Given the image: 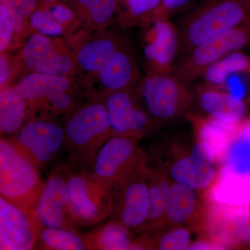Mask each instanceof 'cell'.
Returning <instances> with one entry per match:
<instances>
[{
    "label": "cell",
    "instance_id": "cell-1",
    "mask_svg": "<svg viewBox=\"0 0 250 250\" xmlns=\"http://www.w3.org/2000/svg\"><path fill=\"white\" fill-rule=\"evenodd\" d=\"M250 21V0H202L179 23L177 62L202 42Z\"/></svg>",
    "mask_w": 250,
    "mask_h": 250
},
{
    "label": "cell",
    "instance_id": "cell-2",
    "mask_svg": "<svg viewBox=\"0 0 250 250\" xmlns=\"http://www.w3.org/2000/svg\"><path fill=\"white\" fill-rule=\"evenodd\" d=\"M250 44V21L210 38L179 60L174 76L187 85L200 80L205 70L215 62Z\"/></svg>",
    "mask_w": 250,
    "mask_h": 250
},
{
    "label": "cell",
    "instance_id": "cell-3",
    "mask_svg": "<svg viewBox=\"0 0 250 250\" xmlns=\"http://www.w3.org/2000/svg\"><path fill=\"white\" fill-rule=\"evenodd\" d=\"M139 92L147 113L157 121L175 120L188 109L192 102L188 85L172 73L150 72L141 82Z\"/></svg>",
    "mask_w": 250,
    "mask_h": 250
},
{
    "label": "cell",
    "instance_id": "cell-4",
    "mask_svg": "<svg viewBox=\"0 0 250 250\" xmlns=\"http://www.w3.org/2000/svg\"><path fill=\"white\" fill-rule=\"evenodd\" d=\"M210 203L206 223L210 239L223 250L250 246V205Z\"/></svg>",
    "mask_w": 250,
    "mask_h": 250
},
{
    "label": "cell",
    "instance_id": "cell-5",
    "mask_svg": "<svg viewBox=\"0 0 250 250\" xmlns=\"http://www.w3.org/2000/svg\"><path fill=\"white\" fill-rule=\"evenodd\" d=\"M39 175L34 166L8 142L0 143V191L6 200L20 202L35 191Z\"/></svg>",
    "mask_w": 250,
    "mask_h": 250
},
{
    "label": "cell",
    "instance_id": "cell-6",
    "mask_svg": "<svg viewBox=\"0 0 250 250\" xmlns=\"http://www.w3.org/2000/svg\"><path fill=\"white\" fill-rule=\"evenodd\" d=\"M146 36L143 55L151 67V72L173 73L179 57L180 38L178 27L170 19L152 21Z\"/></svg>",
    "mask_w": 250,
    "mask_h": 250
},
{
    "label": "cell",
    "instance_id": "cell-7",
    "mask_svg": "<svg viewBox=\"0 0 250 250\" xmlns=\"http://www.w3.org/2000/svg\"><path fill=\"white\" fill-rule=\"evenodd\" d=\"M64 131L56 123L34 121L20 129L18 141L41 164L48 162L62 147Z\"/></svg>",
    "mask_w": 250,
    "mask_h": 250
},
{
    "label": "cell",
    "instance_id": "cell-8",
    "mask_svg": "<svg viewBox=\"0 0 250 250\" xmlns=\"http://www.w3.org/2000/svg\"><path fill=\"white\" fill-rule=\"evenodd\" d=\"M104 106L110 129L116 134L139 133L149 125L147 113L137 106L132 95L126 89L110 94Z\"/></svg>",
    "mask_w": 250,
    "mask_h": 250
},
{
    "label": "cell",
    "instance_id": "cell-9",
    "mask_svg": "<svg viewBox=\"0 0 250 250\" xmlns=\"http://www.w3.org/2000/svg\"><path fill=\"white\" fill-rule=\"evenodd\" d=\"M197 92L199 104L207 118L236 124L246 116V106L241 99L223 88L202 83Z\"/></svg>",
    "mask_w": 250,
    "mask_h": 250
},
{
    "label": "cell",
    "instance_id": "cell-10",
    "mask_svg": "<svg viewBox=\"0 0 250 250\" xmlns=\"http://www.w3.org/2000/svg\"><path fill=\"white\" fill-rule=\"evenodd\" d=\"M34 234L22 210L2 196L0 198V250L31 249Z\"/></svg>",
    "mask_w": 250,
    "mask_h": 250
},
{
    "label": "cell",
    "instance_id": "cell-11",
    "mask_svg": "<svg viewBox=\"0 0 250 250\" xmlns=\"http://www.w3.org/2000/svg\"><path fill=\"white\" fill-rule=\"evenodd\" d=\"M110 129L104 105L90 104L78 110L67 122L66 134L75 146L82 147Z\"/></svg>",
    "mask_w": 250,
    "mask_h": 250
},
{
    "label": "cell",
    "instance_id": "cell-12",
    "mask_svg": "<svg viewBox=\"0 0 250 250\" xmlns=\"http://www.w3.org/2000/svg\"><path fill=\"white\" fill-rule=\"evenodd\" d=\"M70 203L68 186L62 177L54 176L47 181L38 202V215L48 228H60L63 223V208Z\"/></svg>",
    "mask_w": 250,
    "mask_h": 250
},
{
    "label": "cell",
    "instance_id": "cell-13",
    "mask_svg": "<svg viewBox=\"0 0 250 250\" xmlns=\"http://www.w3.org/2000/svg\"><path fill=\"white\" fill-rule=\"evenodd\" d=\"M97 73L104 88L113 93L132 84L137 78L138 68L129 49L119 47Z\"/></svg>",
    "mask_w": 250,
    "mask_h": 250
},
{
    "label": "cell",
    "instance_id": "cell-14",
    "mask_svg": "<svg viewBox=\"0 0 250 250\" xmlns=\"http://www.w3.org/2000/svg\"><path fill=\"white\" fill-rule=\"evenodd\" d=\"M209 192L212 203L250 205V173H238L222 167Z\"/></svg>",
    "mask_w": 250,
    "mask_h": 250
},
{
    "label": "cell",
    "instance_id": "cell-15",
    "mask_svg": "<svg viewBox=\"0 0 250 250\" xmlns=\"http://www.w3.org/2000/svg\"><path fill=\"white\" fill-rule=\"evenodd\" d=\"M134 143L127 138H113L105 143L95 159L94 171L100 178L108 179L118 175L134 157Z\"/></svg>",
    "mask_w": 250,
    "mask_h": 250
},
{
    "label": "cell",
    "instance_id": "cell-16",
    "mask_svg": "<svg viewBox=\"0 0 250 250\" xmlns=\"http://www.w3.org/2000/svg\"><path fill=\"white\" fill-rule=\"evenodd\" d=\"M192 118L200 141L207 143L213 148L217 161H223L236 139L241 122L228 124L207 117Z\"/></svg>",
    "mask_w": 250,
    "mask_h": 250
},
{
    "label": "cell",
    "instance_id": "cell-17",
    "mask_svg": "<svg viewBox=\"0 0 250 250\" xmlns=\"http://www.w3.org/2000/svg\"><path fill=\"white\" fill-rule=\"evenodd\" d=\"M149 212V184L142 180L133 181L123 193L122 223L126 228H139L147 221Z\"/></svg>",
    "mask_w": 250,
    "mask_h": 250
},
{
    "label": "cell",
    "instance_id": "cell-18",
    "mask_svg": "<svg viewBox=\"0 0 250 250\" xmlns=\"http://www.w3.org/2000/svg\"><path fill=\"white\" fill-rule=\"evenodd\" d=\"M170 175L174 182L184 184L195 190L209 187L216 179L213 166L202 162L190 154L172 164Z\"/></svg>",
    "mask_w": 250,
    "mask_h": 250
},
{
    "label": "cell",
    "instance_id": "cell-19",
    "mask_svg": "<svg viewBox=\"0 0 250 250\" xmlns=\"http://www.w3.org/2000/svg\"><path fill=\"white\" fill-rule=\"evenodd\" d=\"M243 73L250 74V55L240 51L229 54L210 65L200 80L204 84L224 88L230 77Z\"/></svg>",
    "mask_w": 250,
    "mask_h": 250
},
{
    "label": "cell",
    "instance_id": "cell-20",
    "mask_svg": "<svg viewBox=\"0 0 250 250\" xmlns=\"http://www.w3.org/2000/svg\"><path fill=\"white\" fill-rule=\"evenodd\" d=\"M70 82L66 77L54 76L32 72L23 77L16 86L18 93L26 101L45 98L49 94L65 91Z\"/></svg>",
    "mask_w": 250,
    "mask_h": 250
},
{
    "label": "cell",
    "instance_id": "cell-21",
    "mask_svg": "<svg viewBox=\"0 0 250 250\" xmlns=\"http://www.w3.org/2000/svg\"><path fill=\"white\" fill-rule=\"evenodd\" d=\"M119 48L111 38L100 37L84 42L77 52L76 62L82 70L98 72Z\"/></svg>",
    "mask_w": 250,
    "mask_h": 250
},
{
    "label": "cell",
    "instance_id": "cell-22",
    "mask_svg": "<svg viewBox=\"0 0 250 250\" xmlns=\"http://www.w3.org/2000/svg\"><path fill=\"white\" fill-rule=\"evenodd\" d=\"M197 206L196 190L174 182L170 184L166 220L172 225L187 223L192 218Z\"/></svg>",
    "mask_w": 250,
    "mask_h": 250
},
{
    "label": "cell",
    "instance_id": "cell-23",
    "mask_svg": "<svg viewBox=\"0 0 250 250\" xmlns=\"http://www.w3.org/2000/svg\"><path fill=\"white\" fill-rule=\"evenodd\" d=\"M26 116V100L16 88H6L0 94V129L11 134L21 129Z\"/></svg>",
    "mask_w": 250,
    "mask_h": 250
},
{
    "label": "cell",
    "instance_id": "cell-24",
    "mask_svg": "<svg viewBox=\"0 0 250 250\" xmlns=\"http://www.w3.org/2000/svg\"><path fill=\"white\" fill-rule=\"evenodd\" d=\"M72 6L82 17L93 25L106 24L113 18L118 0H71Z\"/></svg>",
    "mask_w": 250,
    "mask_h": 250
},
{
    "label": "cell",
    "instance_id": "cell-25",
    "mask_svg": "<svg viewBox=\"0 0 250 250\" xmlns=\"http://www.w3.org/2000/svg\"><path fill=\"white\" fill-rule=\"evenodd\" d=\"M70 203L76 213L82 218L90 220L98 215V208L90 200L88 193V187L84 179L75 176L67 183Z\"/></svg>",
    "mask_w": 250,
    "mask_h": 250
},
{
    "label": "cell",
    "instance_id": "cell-26",
    "mask_svg": "<svg viewBox=\"0 0 250 250\" xmlns=\"http://www.w3.org/2000/svg\"><path fill=\"white\" fill-rule=\"evenodd\" d=\"M170 182L165 177H154L149 184V212L148 220L159 224L166 219Z\"/></svg>",
    "mask_w": 250,
    "mask_h": 250
},
{
    "label": "cell",
    "instance_id": "cell-27",
    "mask_svg": "<svg viewBox=\"0 0 250 250\" xmlns=\"http://www.w3.org/2000/svg\"><path fill=\"white\" fill-rule=\"evenodd\" d=\"M98 244L101 249L125 250L133 249L131 236L124 225L113 223L106 225L100 233Z\"/></svg>",
    "mask_w": 250,
    "mask_h": 250
},
{
    "label": "cell",
    "instance_id": "cell-28",
    "mask_svg": "<svg viewBox=\"0 0 250 250\" xmlns=\"http://www.w3.org/2000/svg\"><path fill=\"white\" fill-rule=\"evenodd\" d=\"M223 161V168L250 173V142L236 137Z\"/></svg>",
    "mask_w": 250,
    "mask_h": 250
},
{
    "label": "cell",
    "instance_id": "cell-29",
    "mask_svg": "<svg viewBox=\"0 0 250 250\" xmlns=\"http://www.w3.org/2000/svg\"><path fill=\"white\" fill-rule=\"evenodd\" d=\"M54 49L53 44L47 36L33 34L23 48V62L27 68L32 70Z\"/></svg>",
    "mask_w": 250,
    "mask_h": 250
},
{
    "label": "cell",
    "instance_id": "cell-30",
    "mask_svg": "<svg viewBox=\"0 0 250 250\" xmlns=\"http://www.w3.org/2000/svg\"><path fill=\"white\" fill-rule=\"evenodd\" d=\"M41 240L46 247L52 250H82L85 248L78 236L59 228H47L41 234Z\"/></svg>",
    "mask_w": 250,
    "mask_h": 250
},
{
    "label": "cell",
    "instance_id": "cell-31",
    "mask_svg": "<svg viewBox=\"0 0 250 250\" xmlns=\"http://www.w3.org/2000/svg\"><path fill=\"white\" fill-rule=\"evenodd\" d=\"M73 67V61L70 56L54 49L32 70L38 73L65 77L71 72Z\"/></svg>",
    "mask_w": 250,
    "mask_h": 250
},
{
    "label": "cell",
    "instance_id": "cell-32",
    "mask_svg": "<svg viewBox=\"0 0 250 250\" xmlns=\"http://www.w3.org/2000/svg\"><path fill=\"white\" fill-rule=\"evenodd\" d=\"M1 6H4L9 12L15 33L20 32L22 29L24 18L38 9L40 0H0Z\"/></svg>",
    "mask_w": 250,
    "mask_h": 250
},
{
    "label": "cell",
    "instance_id": "cell-33",
    "mask_svg": "<svg viewBox=\"0 0 250 250\" xmlns=\"http://www.w3.org/2000/svg\"><path fill=\"white\" fill-rule=\"evenodd\" d=\"M30 24L33 29L45 36H60L63 31L62 24L54 20L50 11L44 4L41 5V7L31 15Z\"/></svg>",
    "mask_w": 250,
    "mask_h": 250
},
{
    "label": "cell",
    "instance_id": "cell-34",
    "mask_svg": "<svg viewBox=\"0 0 250 250\" xmlns=\"http://www.w3.org/2000/svg\"><path fill=\"white\" fill-rule=\"evenodd\" d=\"M191 234L187 228L177 227L161 236L157 243L158 250H188L191 244Z\"/></svg>",
    "mask_w": 250,
    "mask_h": 250
},
{
    "label": "cell",
    "instance_id": "cell-35",
    "mask_svg": "<svg viewBox=\"0 0 250 250\" xmlns=\"http://www.w3.org/2000/svg\"><path fill=\"white\" fill-rule=\"evenodd\" d=\"M202 0H161L160 6L150 18L151 22L157 20L170 19L176 14L187 12Z\"/></svg>",
    "mask_w": 250,
    "mask_h": 250
},
{
    "label": "cell",
    "instance_id": "cell-36",
    "mask_svg": "<svg viewBox=\"0 0 250 250\" xmlns=\"http://www.w3.org/2000/svg\"><path fill=\"white\" fill-rule=\"evenodd\" d=\"M126 14L130 20H137L149 16L160 6L161 0H122Z\"/></svg>",
    "mask_w": 250,
    "mask_h": 250
},
{
    "label": "cell",
    "instance_id": "cell-37",
    "mask_svg": "<svg viewBox=\"0 0 250 250\" xmlns=\"http://www.w3.org/2000/svg\"><path fill=\"white\" fill-rule=\"evenodd\" d=\"M14 32L9 12L4 6L0 5V51L1 52L9 45Z\"/></svg>",
    "mask_w": 250,
    "mask_h": 250
},
{
    "label": "cell",
    "instance_id": "cell-38",
    "mask_svg": "<svg viewBox=\"0 0 250 250\" xmlns=\"http://www.w3.org/2000/svg\"><path fill=\"white\" fill-rule=\"evenodd\" d=\"M190 154L192 157L211 166L217 161L213 148L202 141H200L193 146Z\"/></svg>",
    "mask_w": 250,
    "mask_h": 250
},
{
    "label": "cell",
    "instance_id": "cell-39",
    "mask_svg": "<svg viewBox=\"0 0 250 250\" xmlns=\"http://www.w3.org/2000/svg\"><path fill=\"white\" fill-rule=\"evenodd\" d=\"M45 5L47 9L50 11L54 20L61 24H66L70 22L74 17L73 11L68 6L61 4V3L54 2L50 4H42Z\"/></svg>",
    "mask_w": 250,
    "mask_h": 250
},
{
    "label": "cell",
    "instance_id": "cell-40",
    "mask_svg": "<svg viewBox=\"0 0 250 250\" xmlns=\"http://www.w3.org/2000/svg\"><path fill=\"white\" fill-rule=\"evenodd\" d=\"M46 99L54 108L57 110H64L70 106L71 103V98L65 91L56 92L49 94Z\"/></svg>",
    "mask_w": 250,
    "mask_h": 250
},
{
    "label": "cell",
    "instance_id": "cell-41",
    "mask_svg": "<svg viewBox=\"0 0 250 250\" xmlns=\"http://www.w3.org/2000/svg\"><path fill=\"white\" fill-rule=\"evenodd\" d=\"M188 250H223L221 246H219L211 240H202L191 243Z\"/></svg>",
    "mask_w": 250,
    "mask_h": 250
},
{
    "label": "cell",
    "instance_id": "cell-42",
    "mask_svg": "<svg viewBox=\"0 0 250 250\" xmlns=\"http://www.w3.org/2000/svg\"><path fill=\"white\" fill-rule=\"evenodd\" d=\"M9 75V61L4 55L0 57V84L1 86L6 83Z\"/></svg>",
    "mask_w": 250,
    "mask_h": 250
},
{
    "label": "cell",
    "instance_id": "cell-43",
    "mask_svg": "<svg viewBox=\"0 0 250 250\" xmlns=\"http://www.w3.org/2000/svg\"><path fill=\"white\" fill-rule=\"evenodd\" d=\"M59 0H40L41 4H50V3L58 2Z\"/></svg>",
    "mask_w": 250,
    "mask_h": 250
}]
</instances>
